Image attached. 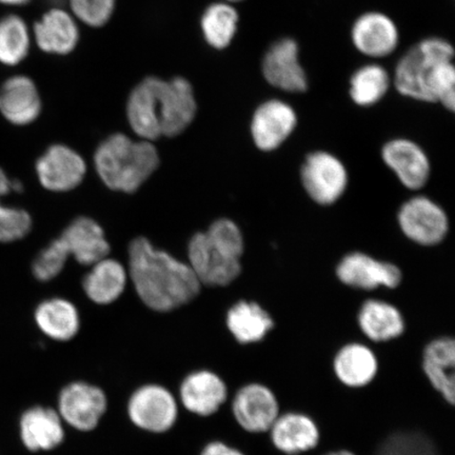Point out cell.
Wrapping results in <instances>:
<instances>
[{"mask_svg": "<svg viewBox=\"0 0 455 455\" xmlns=\"http://www.w3.org/2000/svg\"><path fill=\"white\" fill-rule=\"evenodd\" d=\"M36 321L39 329L55 340H70L79 330V315L76 306L62 299L45 300L39 305Z\"/></svg>", "mask_w": 455, "mask_h": 455, "instance_id": "cell-32", "label": "cell"}, {"mask_svg": "<svg viewBox=\"0 0 455 455\" xmlns=\"http://www.w3.org/2000/svg\"><path fill=\"white\" fill-rule=\"evenodd\" d=\"M188 251L189 266L201 284L225 287L241 275L243 235L235 221L220 219L208 231L196 233Z\"/></svg>", "mask_w": 455, "mask_h": 455, "instance_id": "cell-3", "label": "cell"}, {"mask_svg": "<svg viewBox=\"0 0 455 455\" xmlns=\"http://www.w3.org/2000/svg\"><path fill=\"white\" fill-rule=\"evenodd\" d=\"M39 181L45 189L66 192L82 183L85 171L84 158L70 147L56 144L48 148L36 164Z\"/></svg>", "mask_w": 455, "mask_h": 455, "instance_id": "cell-22", "label": "cell"}, {"mask_svg": "<svg viewBox=\"0 0 455 455\" xmlns=\"http://www.w3.org/2000/svg\"><path fill=\"white\" fill-rule=\"evenodd\" d=\"M356 322L363 337L373 344L390 343L406 332V320L402 311L382 299L363 301Z\"/></svg>", "mask_w": 455, "mask_h": 455, "instance_id": "cell-25", "label": "cell"}, {"mask_svg": "<svg viewBox=\"0 0 455 455\" xmlns=\"http://www.w3.org/2000/svg\"><path fill=\"white\" fill-rule=\"evenodd\" d=\"M380 156L406 189L419 191L428 183L430 159L418 142L405 138L390 140L383 146Z\"/></svg>", "mask_w": 455, "mask_h": 455, "instance_id": "cell-18", "label": "cell"}, {"mask_svg": "<svg viewBox=\"0 0 455 455\" xmlns=\"http://www.w3.org/2000/svg\"><path fill=\"white\" fill-rule=\"evenodd\" d=\"M34 3V0H0V7L7 9L26 8Z\"/></svg>", "mask_w": 455, "mask_h": 455, "instance_id": "cell-37", "label": "cell"}, {"mask_svg": "<svg viewBox=\"0 0 455 455\" xmlns=\"http://www.w3.org/2000/svg\"><path fill=\"white\" fill-rule=\"evenodd\" d=\"M31 27L24 16L7 13L0 16V66L16 69L30 59Z\"/></svg>", "mask_w": 455, "mask_h": 455, "instance_id": "cell-29", "label": "cell"}, {"mask_svg": "<svg viewBox=\"0 0 455 455\" xmlns=\"http://www.w3.org/2000/svg\"><path fill=\"white\" fill-rule=\"evenodd\" d=\"M299 124L297 110L286 100L272 98L255 108L250 121L253 144L261 152H273L286 142Z\"/></svg>", "mask_w": 455, "mask_h": 455, "instance_id": "cell-11", "label": "cell"}, {"mask_svg": "<svg viewBox=\"0 0 455 455\" xmlns=\"http://www.w3.org/2000/svg\"><path fill=\"white\" fill-rule=\"evenodd\" d=\"M128 414L139 428L163 434L172 428L178 419L179 408L175 397L164 387L146 385L131 396Z\"/></svg>", "mask_w": 455, "mask_h": 455, "instance_id": "cell-14", "label": "cell"}, {"mask_svg": "<svg viewBox=\"0 0 455 455\" xmlns=\"http://www.w3.org/2000/svg\"><path fill=\"white\" fill-rule=\"evenodd\" d=\"M227 328L241 345L263 343L275 327V318L253 300H240L227 312Z\"/></svg>", "mask_w": 455, "mask_h": 455, "instance_id": "cell-27", "label": "cell"}, {"mask_svg": "<svg viewBox=\"0 0 455 455\" xmlns=\"http://www.w3.org/2000/svg\"><path fill=\"white\" fill-rule=\"evenodd\" d=\"M300 180L313 202L328 207L345 195L349 174L338 156L327 151H315L305 158L300 168Z\"/></svg>", "mask_w": 455, "mask_h": 455, "instance_id": "cell-6", "label": "cell"}, {"mask_svg": "<svg viewBox=\"0 0 455 455\" xmlns=\"http://www.w3.org/2000/svg\"><path fill=\"white\" fill-rule=\"evenodd\" d=\"M392 87V74L379 62H367L357 68L349 78L348 94L360 108L379 104Z\"/></svg>", "mask_w": 455, "mask_h": 455, "instance_id": "cell-30", "label": "cell"}, {"mask_svg": "<svg viewBox=\"0 0 455 455\" xmlns=\"http://www.w3.org/2000/svg\"><path fill=\"white\" fill-rule=\"evenodd\" d=\"M233 418L248 435H267L278 415L282 413L280 401L269 386L249 382L236 391L231 403Z\"/></svg>", "mask_w": 455, "mask_h": 455, "instance_id": "cell-9", "label": "cell"}, {"mask_svg": "<svg viewBox=\"0 0 455 455\" xmlns=\"http://www.w3.org/2000/svg\"><path fill=\"white\" fill-rule=\"evenodd\" d=\"M66 8L83 28L100 30L112 20L117 0H67Z\"/></svg>", "mask_w": 455, "mask_h": 455, "instance_id": "cell-34", "label": "cell"}, {"mask_svg": "<svg viewBox=\"0 0 455 455\" xmlns=\"http://www.w3.org/2000/svg\"><path fill=\"white\" fill-rule=\"evenodd\" d=\"M241 27V13L235 4L214 0L202 10L198 30L204 45L214 52H225L235 43Z\"/></svg>", "mask_w": 455, "mask_h": 455, "instance_id": "cell-24", "label": "cell"}, {"mask_svg": "<svg viewBox=\"0 0 455 455\" xmlns=\"http://www.w3.org/2000/svg\"><path fill=\"white\" fill-rule=\"evenodd\" d=\"M337 276L345 286L366 291L395 289L403 281V273L396 265L363 252L345 255L337 267Z\"/></svg>", "mask_w": 455, "mask_h": 455, "instance_id": "cell-16", "label": "cell"}, {"mask_svg": "<svg viewBox=\"0 0 455 455\" xmlns=\"http://www.w3.org/2000/svg\"><path fill=\"white\" fill-rule=\"evenodd\" d=\"M223 2L237 5L246 2V0H223Z\"/></svg>", "mask_w": 455, "mask_h": 455, "instance_id": "cell-39", "label": "cell"}, {"mask_svg": "<svg viewBox=\"0 0 455 455\" xmlns=\"http://www.w3.org/2000/svg\"><path fill=\"white\" fill-rule=\"evenodd\" d=\"M420 370L431 389L449 405H455V340L452 337L432 339L420 352Z\"/></svg>", "mask_w": 455, "mask_h": 455, "instance_id": "cell-21", "label": "cell"}, {"mask_svg": "<svg viewBox=\"0 0 455 455\" xmlns=\"http://www.w3.org/2000/svg\"><path fill=\"white\" fill-rule=\"evenodd\" d=\"M33 44L39 53L51 57L70 56L81 43L83 27L66 7L43 11L31 26Z\"/></svg>", "mask_w": 455, "mask_h": 455, "instance_id": "cell-10", "label": "cell"}, {"mask_svg": "<svg viewBox=\"0 0 455 455\" xmlns=\"http://www.w3.org/2000/svg\"><path fill=\"white\" fill-rule=\"evenodd\" d=\"M229 396L228 386L218 373L201 370L188 375L180 386V401L187 411L199 417H212Z\"/></svg>", "mask_w": 455, "mask_h": 455, "instance_id": "cell-26", "label": "cell"}, {"mask_svg": "<svg viewBox=\"0 0 455 455\" xmlns=\"http://www.w3.org/2000/svg\"><path fill=\"white\" fill-rule=\"evenodd\" d=\"M94 162L100 178L116 191L133 193L155 172L159 164L152 141L133 140L117 132L102 140Z\"/></svg>", "mask_w": 455, "mask_h": 455, "instance_id": "cell-4", "label": "cell"}, {"mask_svg": "<svg viewBox=\"0 0 455 455\" xmlns=\"http://www.w3.org/2000/svg\"><path fill=\"white\" fill-rule=\"evenodd\" d=\"M127 273L117 260L104 259L93 265L84 278L85 294L94 303L108 305L121 297L126 287Z\"/></svg>", "mask_w": 455, "mask_h": 455, "instance_id": "cell-31", "label": "cell"}, {"mask_svg": "<svg viewBox=\"0 0 455 455\" xmlns=\"http://www.w3.org/2000/svg\"><path fill=\"white\" fill-rule=\"evenodd\" d=\"M264 81L282 92L303 94L309 90L308 74L300 61V47L297 39L283 36L273 42L260 60Z\"/></svg>", "mask_w": 455, "mask_h": 455, "instance_id": "cell-5", "label": "cell"}, {"mask_svg": "<svg viewBox=\"0 0 455 455\" xmlns=\"http://www.w3.org/2000/svg\"><path fill=\"white\" fill-rule=\"evenodd\" d=\"M454 47L442 36H427L398 59L392 87L403 98L455 109Z\"/></svg>", "mask_w": 455, "mask_h": 455, "instance_id": "cell-1", "label": "cell"}, {"mask_svg": "<svg viewBox=\"0 0 455 455\" xmlns=\"http://www.w3.org/2000/svg\"><path fill=\"white\" fill-rule=\"evenodd\" d=\"M130 275L144 304L158 312H169L197 297L201 283L189 265L156 249L145 237L129 247Z\"/></svg>", "mask_w": 455, "mask_h": 455, "instance_id": "cell-2", "label": "cell"}, {"mask_svg": "<svg viewBox=\"0 0 455 455\" xmlns=\"http://www.w3.org/2000/svg\"><path fill=\"white\" fill-rule=\"evenodd\" d=\"M350 41L356 52L379 60L391 56L400 47L401 31L390 15L370 10L352 22Z\"/></svg>", "mask_w": 455, "mask_h": 455, "instance_id": "cell-12", "label": "cell"}, {"mask_svg": "<svg viewBox=\"0 0 455 455\" xmlns=\"http://www.w3.org/2000/svg\"><path fill=\"white\" fill-rule=\"evenodd\" d=\"M331 367L341 386L360 390L371 385L378 378L379 357L372 347L361 340H350L335 351Z\"/></svg>", "mask_w": 455, "mask_h": 455, "instance_id": "cell-20", "label": "cell"}, {"mask_svg": "<svg viewBox=\"0 0 455 455\" xmlns=\"http://www.w3.org/2000/svg\"><path fill=\"white\" fill-rule=\"evenodd\" d=\"M54 242L67 259L73 256L84 266H93L110 252L104 230L95 220L88 218L73 220Z\"/></svg>", "mask_w": 455, "mask_h": 455, "instance_id": "cell-23", "label": "cell"}, {"mask_svg": "<svg viewBox=\"0 0 455 455\" xmlns=\"http://www.w3.org/2000/svg\"><path fill=\"white\" fill-rule=\"evenodd\" d=\"M11 191V180L0 168V243L21 240L32 228L31 216L25 210L4 206L2 197Z\"/></svg>", "mask_w": 455, "mask_h": 455, "instance_id": "cell-33", "label": "cell"}, {"mask_svg": "<svg viewBox=\"0 0 455 455\" xmlns=\"http://www.w3.org/2000/svg\"><path fill=\"white\" fill-rule=\"evenodd\" d=\"M67 259L60 252L55 242L43 250L33 263V275L38 281L53 280L64 269Z\"/></svg>", "mask_w": 455, "mask_h": 455, "instance_id": "cell-35", "label": "cell"}, {"mask_svg": "<svg viewBox=\"0 0 455 455\" xmlns=\"http://www.w3.org/2000/svg\"><path fill=\"white\" fill-rule=\"evenodd\" d=\"M44 98L36 79L15 73L0 83V116L16 127H26L41 117Z\"/></svg>", "mask_w": 455, "mask_h": 455, "instance_id": "cell-13", "label": "cell"}, {"mask_svg": "<svg viewBox=\"0 0 455 455\" xmlns=\"http://www.w3.org/2000/svg\"><path fill=\"white\" fill-rule=\"evenodd\" d=\"M199 111L196 89L189 79L163 78L158 92V117L162 138L173 139L186 132Z\"/></svg>", "mask_w": 455, "mask_h": 455, "instance_id": "cell-7", "label": "cell"}, {"mask_svg": "<svg viewBox=\"0 0 455 455\" xmlns=\"http://www.w3.org/2000/svg\"><path fill=\"white\" fill-rule=\"evenodd\" d=\"M107 396L99 387L76 382L61 390L59 411L62 420L79 431H92L107 411Z\"/></svg>", "mask_w": 455, "mask_h": 455, "instance_id": "cell-19", "label": "cell"}, {"mask_svg": "<svg viewBox=\"0 0 455 455\" xmlns=\"http://www.w3.org/2000/svg\"><path fill=\"white\" fill-rule=\"evenodd\" d=\"M202 455H247L240 451V449L228 445V443L220 441L209 443L204 448Z\"/></svg>", "mask_w": 455, "mask_h": 455, "instance_id": "cell-36", "label": "cell"}, {"mask_svg": "<svg viewBox=\"0 0 455 455\" xmlns=\"http://www.w3.org/2000/svg\"><path fill=\"white\" fill-rule=\"evenodd\" d=\"M20 435L28 451H52L65 439L60 413L50 408L30 409L20 419Z\"/></svg>", "mask_w": 455, "mask_h": 455, "instance_id": "cell-28", "label": "cell"}, {"mask_svg": "<svg viewBox=\"0 0 455 455\" xmlns=\"http://www.w3.org/2000/svg\"><path fill=\"white\" fill-rule=\"evenodd\" d=\"M397 224L409 241L425 247L441 243L451 228L445 210L423 196L409 198L402 204L397 212Z\"/></svg>", "mask_w": 455, "mask_h": 455, "instance_id": "cell-8", "label": "cell"}, {"mask_svg": "<svg viewBox=\"0 0 455 455\" xmlns=\"http://www.w3.org/2000/svg\"><path fill=\"white\" fill-rule=\"evenodd\" d=\"M321 455H357L355 452L348 451V449H333L322 453Z\"/></svg>", "mask_w": 455, "mask_h": 455, "instance_id": "cell-38", "label": "cell"}, {"mask_svg": "<svg viewBox=\"0 0 455 455\" xmlns=\"http://www.w3.org/2000/svg\"><path fill=\"white\" fill-rule=\"evenodd\" d=\"M164 77L147 76L129 91L124 101V114L131 130L140 140L162 139L158 117V92Z\"/></svg>", "mask_w": 455, "mask_h": 455, "instance_id": "cell-17", "label": "cell"}, {"mask_svg": "<svg viewBox=\"0 0 455 455\" xmlns=\"http://www.w3.org/2000/svg\"><path fill=\"white\" fill-rule=\"evenodd\" d=\"M267 435L272 447L283 455H304L313 451L321 453L320 426L311 415L305 412H282Z\"/></svg>", "mask_w": 455, "mask_h": 455, "instance_id": "cell-15", "label": "cell"}]
</instances>
